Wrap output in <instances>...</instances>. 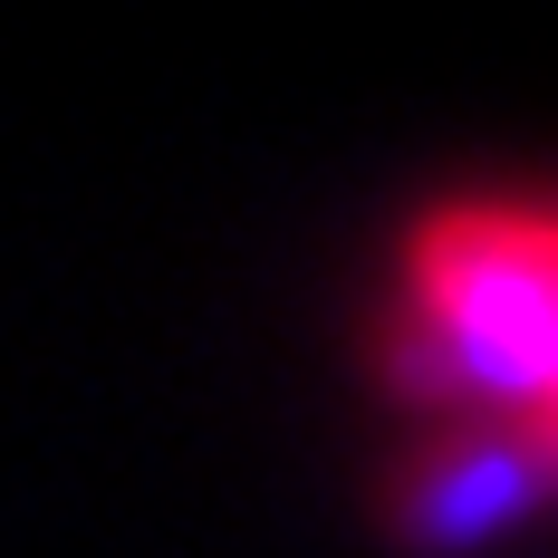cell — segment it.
<instances>
[{
  "mask_svg": "<svg viewBox=\"0 0 558 558\" xmlns=\"http://www.w3.org/2000/svg\"><path fill=\"white\" fill-rule=\"evenodd\" d=\"M386 366L444 404L452 452L492 462L520 501L558 492V203L462 193L395 251Z\"/></svg>",
  "mask_w": 558,
  "mask_h": 558,
  "instance_id": "cell-1",
  "label": "cell"
}]
</instances>
